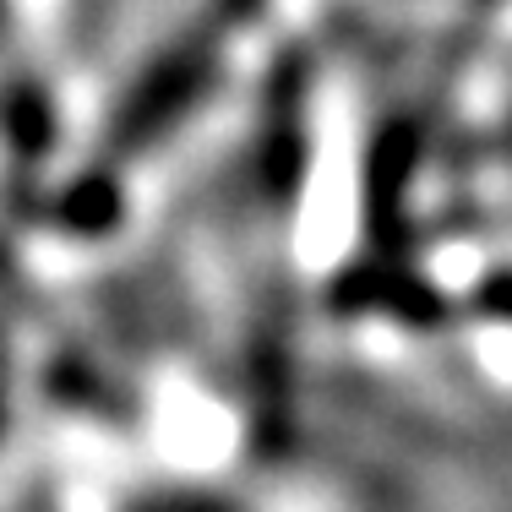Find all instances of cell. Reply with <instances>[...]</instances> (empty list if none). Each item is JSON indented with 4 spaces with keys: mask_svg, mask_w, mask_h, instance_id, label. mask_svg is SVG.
I'll use <instances>...</instances> for the list:
<instances>
[{
    "mask_svg": "<svg viewBox=\"0 0 512 512\" xmlns=\"http://www.w3.org/2000/svg\"><path fill=\"white\" fill-rule=\"evenodd\" d=\"M474 300H480V306L491 311V316L512 322V273H491V278L480 284V295H474Z\"/></svg>",
    "mask_w": 512,
    "mask_h": 512,
    "instance_id": "obj_1",
    "label": "cell"
}]
</instances>
